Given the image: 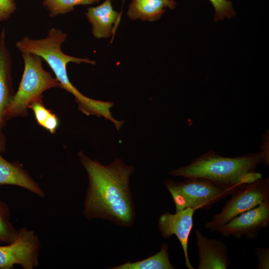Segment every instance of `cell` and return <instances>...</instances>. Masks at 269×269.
I'll return each mask as SVG.
<instances>
[{
    "label": "cell",
    "instance_id": "obj_10",
    "mask_svg": "<svg viewBox=\"0 0 269 269\" xmlns=\"http://www.w3.org/2000/svg\"><path fill=\"white\" fill-rule=\"evenodd\" d=\"M195 235L198 248V269H226L230 264L227 247L221 241L210 239L198 229Z\"/></svg>",
    "mask_w": 269,
    "mask_h": 269
},
{
    "label": "cell",
    "instance_id": "obj_14",
    "mask_svg": "<svg viewBox=\"0 0 269 269\" xmlns=\"http://www.w3.org/2000/svg\"><path fill=\"white\" fill-rule=\"evenodd\" d=\"M166 7L162 0H132L127 11L131 19L153 21L159 19Z\"/></svg>",
    "mask_w": 269,
    "mask_h": 269
},
{
    "label": "cell",
    "instance_id": "obj_1",
    "mask_svg": "<svg viewBox=\"0 0 269 269\" xmlns=\"http://www.w3.org/2000/svg\"><path fill=\"white\" fill-rule=\"evenodd\" d=\"M77 154L89 181L84 215L88 219H103L123 227L131 226L135 213L129 183L134 168L119 158L105 165L82 151Z\"/></svg>",
    "mask_w": 269,
    "mask_h": 269
},
{
    "label": "cell",
    "instance_id": "obj_21",
    "mask_svg": "<svg viewBox=\"0 0 269 269\" xmlns=\"http://www.w3.org/2000/svg\"><path fill=\"white\" fill-rule=\"evenodd\" d=\"M16 9L14 0H0V22L8 19Z\"/></svg>",
    "mask_w": 269,
    "mask_h": 269
},
{
    "label": "cell",
    "instance_id": "obj_7",
    "mask_svg": "<svg viewBox=\"0 0 269 269\" xmlns=\"http://www.w3.org/2000/svg\"><path fill=\"white\" fill-rule=\"evenodd\" d=\"M40 247V240L33 230L19 228L13 242L0 246V269H12L16 265L24 269L37 267Z\"/></svg>",
    "mask_w": 269,
    "mask_h": 269
},
{
    "label": "cell",
    "instance_id": "obj_19",
    "mask_svg": "<svg viewBox=\"0 0 269 269\" xmlns=\"http://www.w3.org/2000/svg\"><path fill=\"white\" fill-rule=\"evenodd\" d=\"M215 10L214 21L231 18L235 14L232 2L229 0H209Z\"/></svg>",
    "mask_w": 269,
    "mask_h": 269
},
{
    "label": "cell",
    "instance_id": "obj_22",
    "mask_svg": "<svg viewBox=\"0 0 269 269\" xmlns=\"http://www.w3.org/2000/svg\"><path fill=\"white\" fill-rule=\"evenodd\" d=\"M254 252L258 259L257 269H269V248H255Z\"/></svg>",
    "mask_w": 269,
    "mask_h": 269
},
{
    "label": "cell",
    "instance_id": "obj_16",
    "mask_svg": "<svg viewBox=\"0 0 269 269\" xmlns=\"http://www.w3.org/2000/svg\"><path fill=\"white\" fill-rule=\"evenodd\" d=\"M114 103L97 100L88 98L83 104L78 105V109L87 116L95 115L98 117H103L106 120H110L115 125L116 129L119 131L124 124V121L116 120L110 111L114 106Z\"/></svg>",
    "mask_w": 269,
    "mask_h": 269
},
{
    "label": "cell",
    "instance_id": "obj_12",
    "mask_svg": "<svg viewBox=\"0 0 269 269\" xmlns=\"http://www.w3.org/2000/svg\"><path fill=\"white\" fill-rule=\"evenodd\" d=\"M17 186L43 197L45 193L19 161L10 162L0 153V185Z\"/></svg>",
    "mask_w": 269,
    "mask_h": 269
},
{
    "label": "cell",
    "instance_id": "obj_8",
    "mask_svg": "<svg viewBox=\"0 0 269 269\" xmlns=\"http://www.w3.org/2000/svg\"><path fill=\"white\" fill-rule=\"evenodd\" d=\"M269 224V199L234 217L217 232L225 238L233 236L240 239H257L258 233Z\"/></svg>",
    "mask_w": 269,
    "mask_h": 269
},
{
    "label": "cell",
    "instance_id": "obj_5",
    "mask_svg": "<svg viewBox=\"0 0 269 269\" xmlns=\"http://www.w3.org/2000/svg\"><path fill=\"white\" fill-rule=\"evenodd\" d=\"M186 179L182 182L170 179L164 181L166 188L174 201L175 212L188 207L195 210L209 209L213 205L235 191L207 179Z\"/></svg>",
    "mask_w": 269,
    "mask_h": 269
},
{
    "label": "cell",
    "instance_id": "obj_20",
    "mask_svg": "<svg viewBox=\"0 0 269 269\" xmlns=\"http://www.w3.org/2000/svg\"><path fill=\"white\" fill-rule=\"evenodd\" d=\"M28 108L32 110L37 123L41 127L47 118L52 113L51 110L45 107L42 99L32 102L28 106Z\"/></svg>",
    "mask_w": 269,
    "mask_h": 269
},
{
    "label": "cell",
    "instance_id": "obj_18",
    "mask_svg": "<svg viewBox=\"0 0 269 269\" xmlns=\"http://www.w3.org/2000/svg\"><path fill=\"white\" fill-rule=\"evenodd\" d=\"M10 212L7 204L0 199V243L10 244L17 238V230L10 221Z\"/></svg>",
    "mask_w": 269,
    "mask_h": 269
},
{
    "label": "cell",
    "instance_id": "obj_9",
    "mask_svg": "<svg viewBox=\"0 0 269 269\" xmlns=\"http://www.w3.org/2000/svg\"><path fill=\"white\" fill-rule=\"evenodd\" d=\"M195 210L188 207L175 214L165 212L160 215L158 221V228L163 237L168 238L173 235L177 237L183 250L186 267L188 269H194L188 257V242Z\"/></svg>",
    "mask_w": 269,
    "mask_h": 269
},
{
    "label": "cell",
    "instance_id": "obj_25",
    "mask_svg": "<svg viewBox=\"0 0 269 269\" xmlns=\"http://www.w3.org/2000/svg\"><path fill=\"white\" fill-rule=\"evenodd\" d=\"M165 3L166 7L173 9L175 7L176 2L173 0H162Z\"/></svg>",
    "mask_w": 269,
    "mask_h": 269
},
{
    "label": "cell",
    "instance_id": "obj_13",
    "mask_svg": "<svg viewBox=\"0 0 269 269\" xmlns=\"http://www.w3.org/2000/svg\"><path fill=\"white\" fill-rule=\"evenodd\" d=\"M85 15L92 26L93 36L98 39L110 37L114 32L113 25L120 19V14L113 9L111 0L88 7Z\"/></svg>",
    "mask_w": 269,
    "mask_h": 269
},
{
    "label": "cell",
    "instance_id": "obj_23",
    "mask_svg": "<svg viewBox=\"0 0 269 269\" xmlns=\"http://www.w3.org/2000/svg\"><path fill=\"white\" fill-rule=\"evenodd\" d=\"M58 126V118L55 114L51 113L47 118L42 127L53 134L55 133Z\"/></svg>",
    "mask_w": 269,
    "mask_h": 269
},
{
    "label": "cell",
    "instance_id": "obj_24",
    "mask_svg": "<svg viewBox=\"0 0 269 269\" xmlns=\"http://www.w3.org/2000/svg\"><path fill=\"white\" fill-rule=\"evenodd\" d=\"M6 149V138L2 131H0V153H1Z\"/></svg>",
    "mask_w": 269,
    "mask_h": 269
},
{
    "label": "cell",
    "instance_id": "obj_2",
    "mask_svg": "<svg viewBox=\"0 0 269 269\" xmlns=\"http://www.w3.org/2000/svg\"><path fill=\"white\" fill-rule=\"evenodd\" d=\"M262 162L261 152L228 157L209 150L189 164L172 170L169 174L185 178L207 179L236 191L247 183L263 178L262 174L256 171Z\"/></svg>",
    "mask_w": 269,
    "mask_h": 269
},
{
    "label": "cell",
    "instance_id": "obj_3",
    "mask_svg": "<svg viewBox=\"0 0 269 269\" xmlns=\"http://www.w3.org/2000/svg\"><path fill=\"white\" fill-rule=\"evenodd\" d=\"M67 38V34L60 29L52 27L47 36L42 39H32L27 36L16 43V47L21 53H31L45 60L52 70L61 88L72 94L77 104L84 101L87 97L76 89L70 81L67 72V65L70 62L77 64L86 63L95 65L94 60L87 58H78L63 52L61 46Z\"/></svg>",
    "mask_w": 269,
    "mask_h": 269
},
{
    "label": "cell",
    "instance_id": "obj_15",
    "mask_svg": "<svg viewBox=\"0 0 269 269\" xmlns=\"http://www.w3.org/2000/svg\"><path fill=\"white\" fill-rule=\"evenodd\" d=\"M111 269H174L169 259L168 245L163 243L161 250L155 255L142 261L127 262Z\"/></svg>",
    "mask_w": 269,
    "mask_h": 269
},
{
    "label": "cell",
    "instance_id": "obj_6",
    "mask_svg": "<svg viewBox=\"0 0 269 269\" xmlns=\"http://www.w3.org/2000/svg\"><path fill=\"white\" fill-rule=\"evenodd\" d=\"M221 211L205 224V228L216 232L239 215L269 199V178L266 177L247 183L235 191Z\"/></svg>",
    "mask_w": 269,
    "mask_h": 269
},
{
    "label": "cell",
    "instance_id": "obj_17",
    "mask_svg": "<svg viewBox=\"0 0 269 269\" xmlns=\"http://www.w3.org/2000/svg\"><path fill=\"white\" fill-rule=\"evenodd\" d=\"M100 0H43L42 4L47 9L51 17L72 11L77 5H90Z\"/></svg>",
    "mask_w": 269,
    "mask_h": 269
},
{
    "label": "cell",
    "instance_id": "obj_11",
    "mask_svg": "<svg viewBox=\"0 0 269 269\" xmlns=\"http://www.w3.org/2000/svg\"><path fill=\"white\" fill-rule=\"evenodd\" d=\"M12 61L5 29L0 34V131L5 127L6 111L14 94L12 85Z\"/></svg>",
    "mask_w": 269,
    "mask_h": 269
},
{
    "label": "cell",
    "instance_id": "obj_4",
    "mask_svg": "<svg viewBox=\"0 0 269 269\" xmlns=\"http://www.w3.org/2000/svg\"><path fill=\"white\" fill-rule=\"evenodd\" d=\"M24 70L17 91L6 111V120L14 117H25L28 106L33 101L42 99V94L52 88H61L50 72L42 66V58L31 53H21Z\"/></svg>",
    "mask_w": 269,
    "mask_h": 269
}]
</instances>
